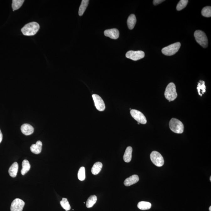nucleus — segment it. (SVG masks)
Wrapping results in <instances>:
<instances>
[{"label":"nucleus","instance_id":"obj_1","mask_svg":"<svg viewBox=\"0 0 211 211\" xmlns=\"http://www.w3.org/2000/svg\"><path fill=\"white\" fill-rule=\"evenodd\" d=\"M40 26L36 22H31L26 24L21 29L24 35L27 36L34 35L39 31Z\"/></svg>","mask_w":211,"mask_h":211},{"label":"nucleus","instance_id":"obj_2","mask_svg":"<svg viewBox=\"0 0 211 211\" xmlns=\"http://www.w3.org/2000/svg\"><path fill=\"white\" fill-rule=\"evenodd\" d=\"M164 94L165 98L170 102L174 101L177 96L175 84L173 82L168 84L165 90Z\"/></svg>","mask_w":211,"mask_h":211},{"label":"nucleus","instance_id":"obj_3","mask_svg":"<svg viewBox=\"0 0 211 211\" xmlns=\"http://www.w3.org/2000/svg\"><path fill=\"white\" fill-rule=\"evenodd\" d=\"M169 126L171 130L174 133L181 134L183 132L184 126L183 123L177 119H171L169 122Z\"/></svg>","mask_w":211,"mask_h":211},{"label":"nucleus","instance_id":"obj_4","mask_svg":"<svg viewBox=\"0 0 211 211\" xmlns=\"http://www.w3.org/2000/svg\"><path fill=\"white\" fill-rule=\"evenodd\" d=\"M194 36L196 42L203 48H206L208 45V40L205 33L201 30L195 32Z\"/></svg>","mask_w":211,"mask_h":211},{"label":"nucleus","instance_id":"obj_5","mask_svg":"<svg viewBox=\"0 0 211 211\" xmlns=\"http://www.w3.org/2000/svg\"><path fill=\"white\" fill-rule=\"evenodd\" d=\"M181 45V44L180 42H177L171 44L163 48L161 50L162 53L164 55L168 56L173 55L178 52L180 50Z\"/></svg>","mask_w":211,"mask_h":211},{"label":"nucleus","instance_id":"obj_6","mask_svg":"<svg viewBox=\"0 0 211 211\" xmlns=\"http://www.w3.org/2000/svg\"><path fill=\"white\" fill-rule=\"evenodd\" d=\"M150 158L154 164L158 167L164 165V160L161 154L156 151H153L150 155Z\"/></svg>","mask_w":211,"mask_h":211},{"label":"nucleus","instance_id":"obj_7","mask_svg":"<svg viewBox=\"0 0 211 211\" xmlns=\"http://www.w3.org/2000/svg\"><path fill=\"white\" fill-rule=\"evenodd\" d=\"M126 56L127 58L134 61H137L144 58L145 56V53L141 50L138 51L130 50L126 53Z\"/></svg>","mask_w":211,"mask_h":211},{"label":"nucleus","instance_id":"obj_8","mask_svg":"<svg viewBox=\"0 0 211 211\" xmlns=\"http://www.w3.org/2000/svg\"><path fill=\"white\" fill-rule=\"evenodd\" d=\"M130 113L133 118L138 123L143 124L147 123L146 119L142 112L136 109H131Z\"/></svg>","mask_w":211,"mask_h":211},{"label":"nucleus","instance_id":"obj_9","mask_svg":"<svg viewBox=\"0 0 211 211\" xmlns=\"http://www.w3.org/2000/svg\"><path fill=\"white\" fill-rule=\"evenodd\" d=\"M25 205L24 201L18 198L14 200L11 205V211H23Z\"/></svg>","mask_w":211,"mask_h":211},{"label":"nucleus","instance_id":"obj_10","mask_svg":"<svg viewBox=\"0 0 211 211\" xmlns=\"http://www.w3.org/2000/svg\"><path fill=\"white\" fill-rule=\"evenodd\" d=\"M92 96L97 109L101 112L103 111L105 109V105L102 98L97 94H93Z\"/></svg>","mask_w":211,"mask_h":211},{"label":"nucleus","instance_id":"obj_11","mask_svg":"<svg viewBox=\"0 0 211 211\" xmlns=\"http://www.w3.org/2000/svg\"><path fill=\"white\" fill-rule=\"evenodd\" d=\"M104 34L106 36L112 39H118L119 36V32L117 29L106 30L104 31Z\"/></svg>","mask_w":211,"mask_h":211},{"label":"nucleus","instance_id":"obj_12","mask_svg":"<svg viewBox=\"0 0 211 211\" xmlns=\"http://www.w3.org/2000/svg\"><path fill=\"white\" fill-rule=\"evenodd\" d=\"M22 132L25 135H29L34 132V129L31 125L28 124H24L21 126Z\"/></svg>","mask_w":211,"mask_h":211},{"label":"nucleus","instance_id":"obj_13","mask_svg":"<svg viewBox=\"0 0 211 211\" xmlns=\"http://www.w3.org/2000/svg\"><path fill=\"white\" fill-rule=\"evenodd\" d=\"M42 143L40 141H38L36 144H33L30 147L31 150L35 154H39L42 151Z\"/></svg>","mask_w":211,"mask_h":211},{"label":"nucleus","instance_id":"obj_14","mask_svg":"<svg viewBox=\"0 0 211 211\" xmlns=\"http://www.w3.org/2000/svg\"><path fill=\"white\" fill-rule=\"evenodd\" d=\"M139 180V178L138 175H133L125 180L124 182V185L126 186H130L137 183Z\"/></svg>","mask_w":211,"mask_h":211},{"label":"nucleus","instance_id":"obj_15","mask_svg":"<svg viewBox=\"0 0 211 211\" xmlns=\"http://www.w3.org/2000/svg\"><path fill=\"white\" fill-rule=\"evenodd\" d=\"M18 169V163L15 162L11 166L9 169L8 172L9 175L12 177H16Z\"/></svg>","mask_w":211,"mask_h":211},{"label":"nucleus","instance_id":"obj_16","mask_svg":"<svg viewBox=\"0 0 211 211\" xmlns=\"http://www.w3.org/2000/svg\"><path fill=\"white\" fill-rule=\"evenodd\" d=\"M132 151L133 149L131 147L129 146L126 148L123 156L124 160L125 162L129 163L131 161L132 158Z\"/></svg>","mask_w":211,"mask_h":211},{"label":"nucleus","instance_id":"obj_17","mask_svg":"<svg viewBox=\"0 0 211 211\" xmlns=\"http://www.w3.org/2000/svg\"><path fill=\"white\" fill-rule=\"evenodd\" d=\"M136 22L135 15L131 14L129 16L127 20V25L129 29L132 30L134 28Z\"/></svg>","mask_w":211,"mask_h":211},{"label":"nucleus","instance_id":"obj_18","mask_svg":"<svg viewBox=\"0 0 211 211\" xmlns=\"http://www.w3.org/2000/svg\"><path fill=\"white\" fill-rule=\"evenodd\" d=\"M103 164L100 162H97L93 165L92 168L91 172L93 175H97L102 169Z\"/></svg>","mask_w":211,"mask_h":211},{"label":"nucleus","instance_id":"obj_19","mask_svg":"<svg viewBox=\"0 0 211 211\" xmlns=\"http://www.w3.org/2000/svg\"><path fill=\"white\" fill-rule=\"evenodd\" d=\"M137 207L141 210H148L151 208V204L146 201H140L138 204Z\"/></svg>","mask_w":211,"mask_h":211},{"label":"nucleus","instance_id":"obj_20","mask_svg":"<svg viewBox=\"0 0 211 211\" xmlns=\"http://www.w3.org/2000/svg\"><path fill=\"white\" fill-rule=\"evenodd\" d=\"M22 167L23 168L21 171V174L22 175H24L30 170V168H31V165L28 160H24L22 163Z\"/></svg>","mask_w":211,"mask_h":211},{"label":"nucleus","instance_id":"obj_21","mask_svg":"<svg viewBox=\"0 0 211 211\" xmlns=\"http://www.w3.org/2000/svg\"><path fill=\"white\" fill-rule=\"evenodd\" d=\"M198 91V93L201 96H202L203 94L206 92V86L205 85V82L203 81L200 80L199 82H198L197 87Z\"/></svg>","mask_w":211,"mask_h":211},{"label":"nucleus","instance_id":"obj_22","mask_svg":"<svg viewBox=\"0 0 211 211\" xmlns=\"http://www.w3.org/2000/svg\"><path fill=\"white\" fill-rule=\"evenodd\" d=\"M89 1L88 0H82V1L79 10V15L80 16L83 15L88 6Z\"/></svg>","mask_w":211,"mask_h":211},{"label":"nucleus","instance_id":"obj_23","mask_svg":"<svg viewBox=\"0 0 211 211\" xmlns=\"http://www.w3.org/2000/svg\"><path fill=\"white\" fill-rule=\"evenodd\" d=\"M97 201V197L95 195L90 196L87 200L86 203V207L88 208H90L93 207Z\"/></svg>","mask_w":211,"mask_h":211},{"label":"nucleus","instance_id":"obj_24","mask_svg":"<svg viewBox=\"0 0 211 211\" xmlns=\"http://www.w3.org/2000/svg\"><path fill=\"white\" fill-rule=\"evenodd\" d=\"M24 0H13L12 1V7L13 11L19 9L24 3Z\"/></svg>","mask_w":211,"mask_h":211},{"label":"nucleus","instance_id":"obj_25","mask_svg":"<svg viewBox=\"0 0 211 211\" xmlns=\"http://www.w3.org/2000/svg\"><path fill=\"white\" fill-rule=\"evenodd\" d=\"M60 204H61L62 207L65 209L66 211H68L70 210L71 208V206L70 205L69 201L66 198H63L62 200L60 201Z\"/></svg>","mask_w":211,"mask_h":211},{"label":"nucleus","instance_id":"obj_26","mask_svg":"<svg viewBox=\"0 0 211 211\" xmlns=\"http://www.w3.org/2000/svg\"><path fill=\"white\" fill-rule=\"evenodd\" d=\"M201 14L204 17H211V6H206L201 11Z\"/></svg>","mask_w":211,"mask_h":211},{"label":"nucleus","instance_id":"obj_27","mask_svg":"<svg viewBox=\"0 0 211 211\" xmlns=\"http://www.w3.org/2000/svg\"><path fill=\"white\" fill-rule=\"evenodd\" d=\"M85 169L84 166H82L79 169L78 173V178L79 180L82 181L85 179Z\"/></svg>","mask_w":211,"mask_h":211},{"label":"nucleus","instance_id":"obj_28","mask_svg":"<svg viewBox=\"0 0 211 211\" xmlns=\"http://www.w3.org/2000/svg\"><path fill=\"white\" fill-rule=\"evenodd\" d=\"M188 1L187 0H181L179 2L177 6V11L182 10L187 6Z\"/></svg>","mask_w":211,"mask_h":211},{"label":"nucleus","instance_id":"obj_29","mask_svg":"<svg viewBox=\"0 0 211 211\" xmlns=\"http://www.w3.org/2000/svg\"><path fill=\"white\" fill-rule=\"evenodd\" d=\"M164 1H163V0H154V1H153V3L155 5H157L161 4V3H163Z\"/></svg>","mask_w":211,"mask_h":211},{"label":"nucleus","instance_id":"obj_30","mask_svg":"<svg viewBox=\"0 0 211 211\" xmlns=\"http://www.w3.org/2000/svg\"><path fill=\"white\" fill-rule=\"evenodd\" d=\"M3 134L2 133L1 130H0V143L3 140Z\"/></svg>","mask_w":211,"mask_h":211},{"label":"nucleus","instance_id":"obj_31","mask_svg":"<svg viewBox=\"0 0 211 211\" xmlns=\"http://www.w3.org/2000/svg\"><path fill=\"white\" fill-rule=\"evenodd\" d=\"M209 210H210V211H211V206L210 207V208H209Z\"/></svg>","mask_w":211,"mask_h":211},{"label":"nucleus","instance_id":"obj_32","mask_svg":"<svg viewBox=\"0 0 211 211\" xmlns=\"http://www.w3.org/2000/svg\"><path fill=\"white\" fill-rule=\"evenodd\" d=\"M210 182H211V177H210Z\"/></svg>","mask_w":211,"mask_h":211}]
</instances>
